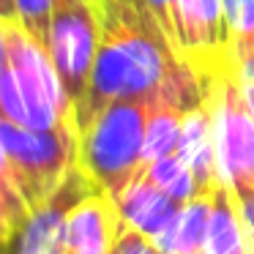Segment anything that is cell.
Segmentation results:
<instances>
[{
	"label": "cell",
	"instance_id": "ac0fdd59",
	"mask_svg": "<svg viewBox=\"0 0 254 254\" xmlns=\"http://www.w3.org/2000/svg\"><path fill=\"white\" fill-rule=\"evenodd\" d=\"M238 205V216L243 224V238H246V249L249 254H254V191H232Z\"/></svg>",
	"mask_w": 254,
	"mask_h": 254
},
{
	"label": "cell",
	"instance_id": "7c38bea8",
	"mask_svg": "<svg viewBox=\"0 0 254 254\" xmlns=\"http://www.w3.org/2000/svg\"><path fill=\"white\" fill-rule=\"evenodd\" d=\"M208 254H249L243 224L238 216V205L232 189L221 183L213 191L210 205V227H208Z\"/></svg>",
	"mask_w": 254,
	"mask_h": 254
},
{
	"label": "cell",
	"instance_id": "5b68a950",
	"mask_svg": "<svg viewBox=\"0 0 254 254\" xmlns=\"http://www.w3.org/2000/svg\"><path fill=\"white\" fill-rule=\"evenodd\" d=\"M208 96L213 107L221 181L235 194L254 191V115L227 58L208 77Z\"/></svg>",
	"mask_w": 254,
	"mask_h": 254
},
{
	"label": "cell",
	"instance_id": "7a4b0ae2",
	"mask_svg": "<svg viewBox=\"0 0 254 254\" xmlns=\"http://www.w3.org/2000/svg\"><path fill=\"white\" fill-rule=\"evenodd\" d=\"M150 96L107 104L79 134V164L112 199L145 172V126Z\"/></svg>",
	"mask_w": 254,
	"mask_h": 254
},
{
	"label": "cell",
	"instance_id": "9a60e30c",
	"mask_svg": "<svg viewBox=\"0 0 254 254\" xmlns=\"http://www.w3.org/2000/svg\"><path fill=\"white\" fill-rule=\"evenodd\" d=\"M0 107H3V118H11V121L28 126V110H25L22 93L17 88V79H14L11 68L3 63V71H0Z\"/></svg>",
	"mask_w": 254,
	"mask_h": 254
},
{
	"label": "cell",
	"instance_id": "5bb4252c",
	"mask_svg": "<svg viewBox=\"0 0 254 254\" xmlns=\"http://www.w3.org/2000/svg\"><path fill=\"white\" fill-rule=\"evenodd\" d=\"M52 11H55V0H14V17L47 50H50Z\"/></svg>",
	"mask_w": 254,
	"mask_h": 254
},
{
	"label": "cell",
	"instance_id": "ba28073f",
	"mask_svg": "<svg viewBox=\"0 0 254 254\" xmlns=\"http://www.w3.org/2000/svg\"><path fill=\"white\" fill-rule=\"evenodd\" d=\"M121 210L107 191L74 205L66 219V254H112L121 235Z\"/></svg>",
	"mask_w": 254,
	"mask_h": 254
},
{
	"label": "cell",
	"instance_id": "9c48e42d",
	"mask_svg": "<svg viewBox=\"0 0 254 254\" xmlns=\"http://www.w3.org/2000/svg\"><path fill=\"white\" fill-rule=\"evenodd\" d=\"M115 202H118V210H121V219L128 227L145 232L150 241H159L161 235H167L175 227L178 216H181L183 205H186V202H178L170 194L161 191L150 181L148 170L134 178L115 197Z\"/></svg>",
	"mask_w": 254,
	"mask_h": 254
},
{
	"label": "cell",
	"instance_id": "277c9868",
	"mask_svg": "<svg viewBox=\"0 0 254 254\" xmlns=\"http://www.w3.org/2000/svg\"><path fill=\"white\" fill-rule=\"evenodd\" d=\"M0 39H3V63L11 68L28 110V126L52 128L61 123L77 126L74 107L61 85L50 50L41 47L17 17L0 19Z\"/></svg>",
	"mask_w": 254,
	"mask_h": 254
},
{
	"label": "cell",
	"instance_id": "8992f818",
	"mask_svg": "<svg viewBox=\"0 0 254 254\" xmlns=\"http://www.w3.org/2000/svg\"><path fill=\"white\" fill-rule=\"evenodd\" d=\"M99 30L96 0H55L50 28V58L74 107V118L90 88L96 55H99Z\"/></svg>",
	"mask_w": 254,
	"mask_h": 254
},
{
	"label": "cell",
	"instance_id": "2e32d148",
	"mask_svg": "<svg viewBox=\"0 0 254 254\" xmlns=\"http://www.w3.org/2000/svg\"><path fill=\"white\" fill-rule=\"evenodd\" d=\"M150 8V14L156 17V22L161 25V30L167 33L170 44L175 47V52L181 55V36H178V0H145Z\"/></svg>",
	"mask_w": 254,
	"mask_h": 254
},
{
	"label": "cell",
	"instance_id": "4fadbf2b",
	"mask_svg": "<svg viewBox=\"0 0 254 254\" xmlns=\"http://www.w3.org/2000/svg\"><path fill=\"white\" fill-rule=\"evenodd\" d=\"M145 170H148L150 181L178 202H189L191 197H197V183H194V175L181 153L161 156V159L150 161Z\"/></svg>",
	"mask_w": 254,
	"mask_h": 254
},
{
	"label": "cell",
	"instance_id": "3957f363",
	"mask_svg": "<svg viewBox=\"0 0 254 254\" xmlns=\"http://www.w3.org/2000/svg\"><path fill=\"white\" fill-rule=\"evenodd\" d=\"M0 148L3 172L14 178L19 191L36 210L61 183L68 167L79 161V131L68 123L52 128H30L11 118H3Z\"/></svg>",
	"mask_w": 254,
	"mask_h": 254
},
{
	"label": "cell",
	"instance_id": "8fae6325",
	"mask_svg": "<svg viewBox=\"0 0 254 254\" xmlns=\"http://www.w3.org/2000/svg\"><path fill=\"white\" fill-rule=\"evenodd\" d=\"M213 194H197L183 205L175 227L159 241H153L164 254H208V227Z\"/></svg>",
	"mask_w": 254,
	"mask_h": 254
},
{
	"label": "cell",
	"instance_id": "30bf717a",
	"mask_svg": "<svg viewBox=\"0 0 254 254\" xmlns=\"http://www.w3.org/2000/svg\"><path fill=\"white\" fill-rule=\"evenodd\" d=\"M178 153L189 164L197 183V194H213L221 186L219 153H216V131H213V107L210 96H205L197 107L183 115V131Z\"/></svg>",
	"mask_w": 254,
	"mask_h": 254
},
{
	"label": "cell",
	"instance_id": "52a82bcc",
	"mask_svg": "<svg viewBox=\"0 0 254 254\" xmlns=\"http://www.w3.org/2000/svg\"><path fill=\"white\" fill-rule=\"evenodd\" d=\"M99 191H104V189L79 161L68 167L50 197L30 213V219L19 227V232L11 241L3 243L6 254H66L68 213L74 205H79L82 199Z\"/></svg>",
	"mask_w": 254,
	"mask_h": 254
},
{
	"label": "cell",
	"instance_id": "6da1fadb",
	"mask_svg": "<svg viewBox=\"0 0 254 254\" xmlns=\"http://www.w3.org/2000/svg\"><path fill=\"white\" fill-rule=\"evenodd\" d=\"M99 55L90 88L77 107V131L121 99L150 96L183 63L145 0H96Z\"/></svg>",
	"mask_w": 254,
	"mask_h": 254
},
{
	"label": "cell",
	"instance_id": "e0dca14e",
	"mask_svg": "<svg viewBox=\"0 0 254 254\" xmlns=\"http://www.w3.org/2000/svg\"><path fill=\"white\" fill-rule=\"evenodd\" d=\"M112 254H164V252H161L145 232L134 230V227H128L126 221H123L121 235H118V243H115V249H112Z\"/></svg>",
	"mask_w": 254,
	"mask_h": 254
}]
</instances>
